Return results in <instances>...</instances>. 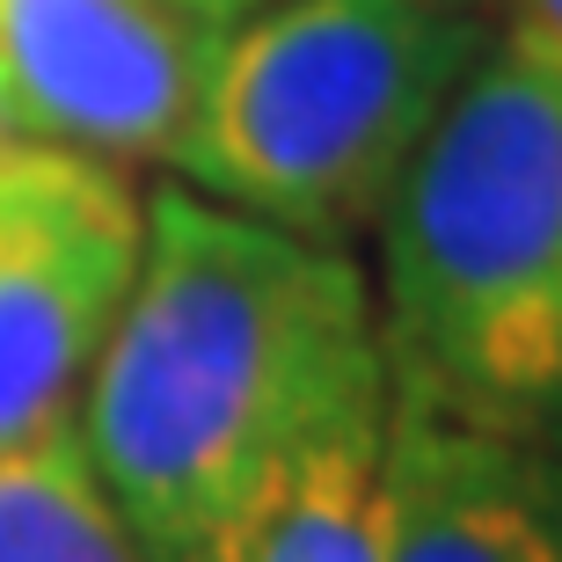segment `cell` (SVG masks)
I'll return each mask as SVG.
<instances>
[{"label":"cell","instance_id":"cell-8","mask_svg":"<svg viewBox=\"0 0 562 562\" xmlns=\"http://www.w3.org/2000/svg\"><path fill=\"white\" fill-rule=\"evenodd\" d=\"M0 562H146L88 475L74 417L0 453Z\"/></svg>","mask_w":562,"mask_h":562},{"label":"cell","instance_id":"cell-1","mask_svg":"<svg viewBox=\"0 0 562 562\" xmlns=\"http://www.w3.org/2000/svg\"><path fill=\"white\" fill-rule=\"evenodd\" d=\"M373 395L387 358L351 249L161 183L74 446L146 562H249L314 438Z\"/></svg>","mask_w":562,"mask_h":562},{"label":"cell","instance_id":"cell-5","mask_svg":"<svg viewBox=\"0 0 562 562\" xmlns=\"http://www.w3.org/2000/svg\"><path fill=\"white\" fill-rule=\"evenodd\" d=\"M212 22L176 0H0V88L22 139L95 161H168Z\"/></svg>","mask_w":562,"mask_h":562},{"label":"cell","instance_id":"cell-9","mask_svg":"<svg viewBox=\"0 0 562 562\" xmlns=\"http://www.w3.org/2000/svg\"><path fill=\"white\" fill-rule=\"evenodd\" d=\"M490 15H497L504 44H526L562 66V0H490Z\"/></svg>","mask_w":562,"mask_h":562},{"label":"cell","instance_id":"cell-10","mask_svg":"<svg viewBox=\"0 0 562 562\" xmlns=\"http://www.w3.org/2000/svg\"><path fill=\"white\" fill-rule=\"evenodd\" d=\"M176 8H190V15H198V22H212V30H220V22L249 15V8H263V0H176Z\"/></svg>","mask_w":562,"mask_h":562},{"label":"cell","instance_id":"cell-3","mask_svg":"<svg viewBox=\"0 0 562 562\" xmlns=\"http://www.w3.org/2000/svg\"><path fill=\"white\" fill-rule=\"evenodd\" d=\"M490 44V0H263L212 30L168 161L212 205L351 249Z\"/></svg>","mask_w":562,"mask_h":562},{"label":"cell","instance_id":"cell-6","mask_svg":"<svg viewBox=\"0 0 562 562\" xmlns=\"http://www.w3.org/2000/svg\"><path fill=\"white\" fill-rule=\"evenodd\" d=\"M380 490H387L380 562H562L555 446L460 431L424 402L395 395Z\"/></svg>","mask_w":562,"mask_h":562},{"label":"cell","instance_id":"cell-4","mask_svg":"<svg viewBox=\"0 0 562 562\" xmlns=\"http://www.w3.org/2000/svg\"><path fill=\"white\" fill-rule=\"evenodd\" d=\"M139 241L146 198L117 161L44 139L0 154V453L74 417Z\"/></svg>","mask_w":562,"mask_h":562},{"label":"cell","instance_id":"cell-7","mask_svg":"<svg viewBox=\"0 0 562 562\" xmlns=\"http://www.w3.org/2000/svg\"><path fill=\"white\" fill-rule=\"evenodd\" d=\"M387 402H358L314 438L300 475L285 482L278 512L263 519L249 562H380L387 541V490H380V453H387Z\"/></svg>","mask_w":562,"mask_h":562},{"label":"cell","instance_id":"cell-11","mask_svg":"<svg viewBox=\"0 0 562 562\" xmlns=\"http://www.w3.org/2000/svg\"><path fill=\"white\" fill-rule=\"evenodd\" d=\"M22 146V125H15V110H8V88H0V154H15Z\"/></svg>","mask_w":562,"mask_h":562},{"label":"cell","instance_id":"cell-2","mask_svg":"<svg viewBox=\"0 0 562 562\" xmlns=\"http://www.w3.org/2000/svg\"><path fill=\"white\" fill-rule=\"evenodd\" d=\"M373 234L395 395L562 453V66L490 44Z\"/></svg>","mask_w":562,"mask_h":562}]
</instances>
